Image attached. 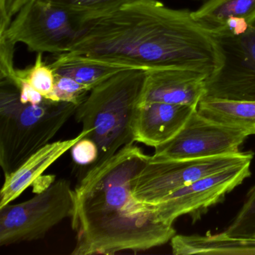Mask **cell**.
Returning <instances> with one entry per match:
<instances>
[{"mask_svg": "<svg viewBox=\"0 0 255 255\" xmlns=\"http://www.w3.org/2000/svg\"><path fill=\"white\" fill-rule=\"evenodd\" d=\"M89 62L125 69L182 68L216 74L224 63L217 40L189 9L141 0L80 28L55 62Z\"/></svg>", "mask_w": 255, "mask_h": 255, "instance_id": "1", "label": "cell"}, {"mask_svg": "<svg viewBox=\"0 0 255 255\" xmlns=\"http://www.w3.org/2000/svg\"><path fill=\"white\" fill-rule=\"evenodd\" d=\"M149 158L129 144L86 172L74 189L71 220L77 241L72 255L136 253L162 246L176 235L172 223L159 220L132 195L134 179Z\"/></svg>", "mask_w": 255, "mask_h": 255, "instance_id": "2", "label": "cell"}, {"mask_svg": "<svg viewBox=\"0 0 255 255\" xmlns=\"http://www.w3.org/2000/svg\"><path fill=\"white\" fill-rule=\"evenodd\" d=\"M78 107L49 99L22 102L17 86L0 80V165L5 177L51 142Z\"/></svg>", "mask_w": 255, "mask_h": 255, "instance_id": "3", "label": "cell"}, {"mask_svg": "<svg viewBox=\"0 0 255 255\" xmlns=\"http://www.w3.org/2000/svg\"><path fill=\"white\" fill-rule=\"evenodd\" d=\"M146 76L147 70H124L93 88L77 108L76 121L99 148L95 165L135 142L132 123Z\"/></svg>", "mask_w": 255, "mask_h": 255, "instance_id": "4", "label": "cell"}, {"mask_svg": "<svg viewBox=\"0 0 255 255\" xmlns=\"http://www.w3.org/2000/svg\"><path fill=\"white\" fill-rule=\"evenodd\" d=\"M75 207V191L66 179L50 186L24 202L0 208V246L44 239L52 228L67 218Z\"/></svg>", "mask_w": 255, "mask_h": 255, "instance_id": "5", "label": "cell"}, {"mask_svg": "<svg viewBox=\"0 0 255 255\" xmlns=\"http://www.w3.org/2000/svg\"><path fill=\"white\" fill-rule=\"evenodd\" d=\"M79 34L80 27L72 16L46 0H29L7 29L0 32L14 44H24L32 53L56 56L68 52Z\"/></svg>", "mask_w": 255, "mask_h": 255, "instance_id": "6", "label": "cell"}, {"mask_svg": "<svg viewBox=\"0 0 255 255\" xmlns=\"http://www.w3.org/2000/svg\"><path fill=\"white\" fill-rule=\"evenodd\" d=\"M254 153L199 158L150 161L134 179L132 195L144 204H153L193 182L231 167L252 162Z\"/></svg>", "mask_w": 255, "mask_h": 255, "instance_id": "7", "label": "cell"}, {"mask_svg": "<svg viewBox=\"0 0 255 255\" xmlns=\"http://www.w3.org/2000/svg\"><path fill=\"white\" fill-rule=\"evenodd\" d=\"M249 135L246 129L215 122L196 109L175 136L155 148L149 160L199 159L237 153Z\"/></svg>", "mask_w": 255, "mask_h": 255, "instance_id": "8", "label": "cell"}, {"mask_svg": "<svg viewBox=\"0 0 255 255\" xmlns=\"http://www.w3.org/2000/svg\"><path fill=\"white\" fill-rule=\"evenodd\" d=\"M215 38L220 46L224 63L207 80L203 100L255 101V19L238 35Z\"/></svg>", "mask_w": 255, "mask_h": 255, "instance_id": "9", "label": "cell"}, {"mask_svg": "<svg viewBox=\"0 0 255 255\" xmlns=\"http://www.w3.org/2000/svg\"><path fill=\"white\" fill-rule=\"evenodd\" d=\"M252 162L237 165L205 176L170 194L156 204H146L158 219L174 224L177 218L189 216L195 223L211 207L251 176Z\"/></svg>", "mask_w": 255, "mask_h": 255, "instance_id": "10", "label": "cell"}, {"mask_svg": "<svg viewBox=\"0 0 255 255\" xmlns=\"http://www.w3.org/2000/svg\"><path fill=\"white\" fill-rule=\"evenodd\" d=\"M209 76L182 68L147 70L139 104L160 102L197 107L206 92Z\"/></svg>", "mask_w": 255, "mask_h": 255, "instance_id": "11", "label": "cell"}, {"mask_svg": "<svg viewBox=\"0 0 255 255\" xmlns=\"http://www.w3.org/2000/svg\"><path fill=\"white\" fill-rule=\"evenodd\" d=\"M196 109L160 102L139 104L132 123L134 141L159 147L175 136Z\"/></svg>", "mask_w": 255, "mask_h": 255, "instance_id": "12", "label": "cell"}, {"mask_svg": "<svg viewBox=\"0 0 255 255\" xmlns=\"http://www.w3.org/2000/svg\"><path fill=\"white\" fill-rule=\"evenodd\" d=\"M90 130H82L77 136L67 140L53 141L41 147L29 156L18 168L5 177V181L0 192V208L10 204L18 198L28 187L42 177L61 156L81 138L87 136Z\"/></svg>", "mask_w": 255, "mask_h": 255, "instance_id": "13", "label": "cell"}, {"mask_svg": "<svg viewBox=\"0 0 255 255\" xmlns=\"http://www.w3.org/2000/svg\"><path fill=\"white\" fill-rule=\"evenodd\" d=\"M172 253L189 255H255V237H228L223 232L205 235H175L171 240Z\"/></svg>", "mask_w": 255, "mask_h": 255, "instance_id": "14", "label": "cell"}, {"mask_svg": "<svg viewBox=\"0 0 255 255\" xmlns=\"http://www.w3.org/2000/svg\"><path fill=\"white\" fill-rule=\"evenodd\" d=\"M197 110L215 122L243 128L255 135V101L204 99Z\"/></svg>", "mask_w": 255, "mask_h": 255, "instance_id": "15", "label": "cell"}, {"mask_svg": "<svg viewBox=\"0 0 255 255\" xmlns=\"http://www.w3.org/2000/svg\"><path fill=\"white\" fill-rule=\"evenodd\" d=\"M192 15L211 33L230 19L255 20V0H206Z\"/></svg>", "mask_w": 255, "mask_h": 255, "instance_id": "16", "label": "cell"}, {"mask_svg": "<svg viewBox=\"0 0 255 255\" xmlns=\"http://www.w3.org/2000/svg\"><path fill=\"white\" fill-rule=\"evenodd\" d=\"M66 10L79 27L141 0H46Z\"/></svg>", "mask_w": 255, "mask_h": 255, "instance_id": "17", "label": "cell"}, {"mask_svg": "<svg viewBox=\"0 0 255 255\" xmlns=\"http://www.w3.org/2000/svg\"><path fill=\"white\" fill-rule=\"evenodd\" d=\"M50 66L54 70L55 74L74 79L76 81L93 89L115 74L126 70L119 67L89 62H53Z\"/></svg>", "mask_w": 255, "mask_h": 255, "instance_id": "18", "label": "cell"}, {"mask_svg": "<svg viewBox=\"0 0 255 255\" xmlns=\"http://www.w3.org/2000/svg\"><path fill=\"white\" fill-rule=\"evenodd\" d=\"M16 76L29 83L43 97L53 101L56 74L50 65L43 60V53H37L35 62L26 69H17Z\"/></svg>", "mask_w": 255, "mask_h": 255, "instance_id": "19", "label": "cell"}, {"mask_svg": "<svg viewBox=\"0 0 255 255\" xmlns=\"http://www.w3.org/2000/svg\"><path fill=\"white\" fill-rule=\"evenodd\" d=\"M223 233L239 238L255 237V185L248 193L241 210Z\"/></svg>", "mask_w": 255, "mask_h": 255, "instance_id": "20", "label": "cell"}, {"mask_svg": "<svg viewBox=\"0 0 255 255\" xmlns=\"http://www.w3.org/2000/svg\"><path fill=\"white\" fill-rule=\"evenodd\" d=\"M91 90L92 89L89 86L81 84L74 79L56 75L53 101L72 103L80 106Z\"/></svg>", "mask_w": 255, "mask_h": 255, "instance_id": "21", "label": "cell"}, {"mask_svg": "<svg viewBox=\"0 0 255 255\" xmlns=\"http://www.w3.org/2000/svg\"><path fill=\"white\" fill-rule=\"evenodd\" d=\"M71 150L73 160L82 166L95 165L99 159L98 144L87 136L79 140Z\"/></svg>", "mask_w": 255, "mask_h": 255, "instance_id": "22", "label": "cell"}, {"mask_svg": "<svg viewBox=\"0 0 255 255\" xmlns=\"http://www.w3.org/2000/svg\"><path fill=\"white\" fill-rule=\"evenodd\" d=\"M16 44L5 35H0V80H11L16 75L14 52Z\"/></svg>", "mask_w": 255, "mask_h": 255, "instance_id": "23", "label": "cell"}, {"mask_svg": "<svg viewBox=\"0 0 255 255\" xmlns=\"http://www.w3.org/2000/svg\"><path fill=\"white\" fill-rule=\"evenodd\" d=\"M196 1H201V0H196ZM204 1H206V0H204Z\"/></svg>", "mask_w": 255, "mask_h": 255, "instance_id": "24", "label": "cell"}]
</instances>
